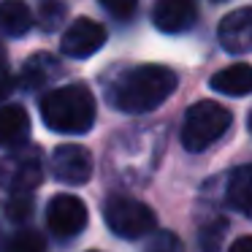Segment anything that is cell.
Segmentation results:
<instances>
[{"label": "cell", "instance_id": "obj_17", "mask_svg": "<svg viewBox=\"0 0 252 252\" xmlns=\"http://www.w3.org/2000/svg\"><path fill=\"white\" fill-rule=\"evenodd\" d=\"M6 252H46V241L35 230H17L8 239Z\"/></svg>", "mask_w": 252, "mask_h": 252}, {"label": "cell", "instance_id": "obj_9", "mask_svg": "<svg viewBox=\"0 0 252 252\" xmlns=\"http://www.w3.org/2000/svg\"><path fill=\"white\" fill-rule=\"evenodd\" d=\"M220 44L230 55H250L252 52V8H236L220 22Z\"/></svg>", "mask_w": 252, "mask_h": 252}, {"label": "cell", "instance_id": "obj_15", "mask_svg": "<svg viewBox=\"0 0 252 252\" xmlns=\"http://www.w3.org/2000/svg\"><path fill=\"white\" fill-rule=\"evenodd\" d=\"M57 71H60V65L55 63L52 55H33L22 68V84L30 90H38L46 82H52V73Z\"/></svg>", "mask_w": 252, "mask_h": 252}, {"label": "cell", "instance_id": "obj_8", "mask_svg": "<svg viewBox=\"0 0 252 252\" xmlns=\"http://www.w3.org/2000/svg\"><path fill=\"white\" fill-rule=\"evenodd\" d=\"M106 38H109V35H106L103 25L90 19V17H82V19H76V22H71V28L65 30V35H63V41H60V49L65 57L84 60V57L95 55V52L106 44Z\"/></svg>", "mask_w": 252, "mask_h": 252}, {"label": "cell", "instance_id": "obj_20", "mask_svg": "<svg viewBox=\"0 0 252 252\" xmlns=\"http://www.w3.org/2000/svg\"><path fill=\"white\" fill-rule=\"evenodd\" d=\"M63 14H65V8H63L60 3H55V0H44V3H41V28L55 30L57 25H60Z\"/></svg>", "mask_w": 252, "mask_h": 252}, {"label": "cell", "instance_id": "obj_21", "mask_svg": "<svg viewBox=\"0 0 252 252\" xmlns=\"http://www.w3.org/2000/svg\"><path fill=\"white\" fill-rule=\"evenodd\" d=\"M98 3L117 19H130L138 6V0H98Z\"/></svg>", "mask_w": 252, "mask_h": 252}, {"label": "cell", "instance_id": "obj_11", "mask_svg": "<svg viewBox=\"0 0 252 252\" xmlns=\"http://www.w3.org/2000/svg\"><path fill=\"white\" fill-rule=\"evenodd\" d=\"M30 136V117L19 103L0 106V149L19 147Z\"/></svg>", "mask_w": 252, "mask_h": 252}, {"label": "cell", "instance_id": "obj_14", "mask_svg": "<svg viewBox=\"0 0 252 252\" xmlns=\"http://www.w3.org/2000/svg\"><path fill=\"white\" fill-rule=\"evenodd\" d=\"M228 203L252 220V165H241L228 179Z\"/></svg>", "mask_w": 252, "mask_h": 252}, {"label": "cell", "instance_id": "obj_23", "mask_svg": "<svg viewBox=\"0 0 252 252\" xmlns=\"http://www.w3.org/2000/svg\"><path fill=\"white\" fill-rule=\"evenodd\" d=\"M228 252H252V236H241V239H236Z\"/></svg>", "mask_w": 252, "mask_h": 252}, {"label": "cell", "instance_id": "obj_16", "mask_svg": "<svg viewBox=\"0 0 252 252\" xmlns=\"http://www.w3.org/2000/svg\"><path fill=\"white\" fill-rule=\"evenodd\" d=\"M225 228H228V222H225L222 217L203 225L201 233H198V247H201V252H220V250H222Z\"/></svg>", "mask_w": 252, "mask_h": 252}, {"label": "cell", "instance_id": "obj_26", "mask_svg": "<svg viewBox=\"0 0 252 252\" xmlns=\"http://www.w3.org/2000/svg\"><path fill=\"white\" fill-rule=\"evenodd\" d=\"M90 252H95V250H90Z\"/></svg>", "mask_w": 252, "mask_h": 252}, {"label": "cell", "instance_id": "obj_3", "mask_svg": "<svg viewBox=\"0 0 252 252\" xmlns=\"http://www.w3.org/2000/svg\"><path fill=\"white\" fill-rule=\"evenodd\" d=\"M230 127V111L217 100H198L187 109L182 125V144L187 152H203Z\"/></svg>", "mask_w": 252, "mask_h": 252}, {"label": "cell", "instance_id": "obj_1", "mask_svg": "<svg viewBox=\"0 0 252 252\" xmlns=\"http://www.w3.org/2000/svg\"><path fill=\"white\" fill-rule=\"evenodd\" d=\"M176 73L165 65H138L122 73L111 87V106H117L125 114H144V111L158 109L160 103L174 95Z\"/></svg>", "mask_w": 252, "mask_h": 252}, {"label": "cell", "instance_id": "obj_12", "mask_svg": "<svg viewBox=\"0 0 252 252\" xmlns=\"http://www.w3.org/2000/svg\"><path fill=\"white\" fill-rule=\"evenodd\" d=\"M212 90L214 93L230 95V98H241V95L252 93V65L247 63H233V65L222 68L212 76Z\"/></svg>", "mask_w": 252, "mask_h": 252}, {"label": "cell", "instance_id": "obj_5", "mask_svg": "<svg viewBox=\"0 0 252 252\" xmlns=\"http://www.w3.org/2000/svg\"><path fill=\"white\" fill-rule=\"evenodd\" d=\"M41 179H44V168L35 149H19L0 160V185L11 192H33Z\"/></svg>", "mask_w": 252, "mask_h": 252}, {"label": "cell", "instance_id": "obj_18", "mask_svg": "<svg viewBox=\"0 0 252 252\" xmlns=\"http://www.w3.org/2000/svg\"><path fill=\"white\" fill-rule=\"evenodd\" d=\"M30 214H33V195L30 192H11V198L6 201V217L22 225L30 220Z\"/></svg>", "mask_w": 252, "mask_h": 252}, {"label": "cell", "instance_id": "obj_25", "mask_svg": "<svg viewBox=\"0 0 252 252\" xmlns=\"http://www.w3.org/2000/svg\"><path fill=\"white\" fill-rule=\"evenodd\" d=\"M250 130H252V111H250Z\"/></svg>", "mask_w": 252, "mask_h": 252}, {"label": "cell", "instance_id": "obj_7", "mask_svg": "<svg viewBox=\"0 0 252 252\" xmlns=\"http://www.w3.org/2000/svg\"><path fill=\"white\" fill-rule=\"evenodd\" d=\"M49 171L63 185H84L93 176V155L79 144H63L52 152Z\"/></svg>", "mask_w": 252, "mask_h": 252}, {"label": "cell", "instance_id": "obj_2", "mask_svg": "<svg viewBox=\"0 0 252 252\" xmlns=\"http://www.w3.org/2000/svg\"><path fill=\"white\" fill-rule=\"evenodd\" d=\"M95 98L84 84H65V87L52 90L41 100V117L46 127L65 136L87 133L95 125Z\"/></svg>", "mask_w": 252, "mask_h": 252}, {"label": "cell", "instance_id": "obj_13", "mask_svg": "<svg viewBox=\"0 0 252 252\" xmlns=\"http://www.w3.org/2000/svg\"><path fill=\"white\" fill-rule=\"evenodd\" d=\"M33 28V14L22 0H0V35L22 38Z\"/></svg>", "mask_w": 252, "mask_h": 252}, {"label": "cell", "instance_id": "obj_10", "mask_svg": "<svg viewBox=\"0 0 252 252\" xmlns=\"http://www.w3.org/2000/svg\"><path fill=\"white\" fill-rule=\"evenodd\" d=\"M198 8L195 0H158L152 11V22L160 33H185L195 25Z\"/></svg>", "mask_w": 252, "mask_h": 252}, {"label": "cell", "instance_id": "obj_22", "mask_svg": "<svg viewBox=\"0 0 252 252\" xmlns=\"http://www.w3.org/2000/svg\"><path fill=\"white\" fill-rule=\"evenodd\" d=\"M14 87H17V79L11 76V71L8 68H0V100H6L14 93Z\"/></svg>", "mask_w": 252, "mask_h": 252}, {"label": "cell", "instance_id": "obj_4", "mask_svg": "<svg viewBox=\"0 0 252 252\" xmlns=\"http://www.w3.org/2000/svg\"><path fill=\"white\" fill-rule=\"evenodd\" d=\"M103 220L111 233H117L120 239H141V236L152 233L155 225H158L155 212L147 203L136 201V198H125V195H114L106 201Z\"/></svg>", "mask_w": 252, "mask_h": 252}, {"label": "cell", "instance_id": "obj_24", "mask_svg": "<svg viewBox=\"0 0 252 252\" xmlns=\"http://www.w3.org/2000/svg\"><path fill=\"white\" fill-rule=\"evenodd\" d=\"M0 68H8L6 65V52H3V46H0Z\"/></svg>", "mask_w": 252, "mask_h": 252}, {"label": "cell", "instance_id": "obj_19", "mask_svg": "<svg viewBox=\"0 0 252 252\" xmlns=\"http://www.w3.org/2000/svg\"><path fill=\"white\" fill-rule=\"evenodd\" d=\"M144 252H185V244H182V239L176 233H171V230H158V233H152V239L147 241Z\"/></svg>", "mask_w": 252, "mask_h": 252}, {"label": "cell", "instance_id": "obj_6", "mask_svg": "<svg viewBox=\"0 0 252 252\" xmlns=\"http://www.w3.org/2000/svg\"><path fill=\"white\" fill-rule=\"evenodd\" d=\"M46 225H49V233L57 239H73L87 228V206L82 198L68 192L55 195L46 209Z\"/></svg>", "mask_w": 252, "mask_h": 252}]
</instances>
